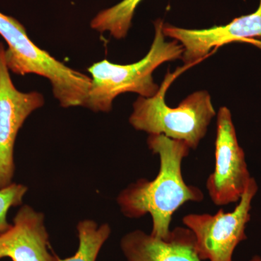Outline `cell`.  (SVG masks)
Masks as SVG:
<instances>
[{"instance_id": "obj_9", "label": "cell", "mask_w": 261, "mask_h": 261, "mask_svg": "<svg viewBox=\"0 0 261 261\" xmlns=\"http://www.w3.org/2000/svg\"><path fill=\"white\" fill-rule=\"evenodd\" d=\"M56 261L51 250L44 215L28 205L19 209L11 227L0 234V260Z\"/></svg>"}, {"instance_id": "obj_5", "label": "cell", "mask_w": 261, "mask_h": 261, "mask_svg": "<svg viewBox=\"0 0 261 261\" xmlns=\"http://www.w3.org/2000/svg\"><path fill=\"white\" fill-rule=\"evenodd\" d=\"M257 189L256 181L252 177L232 212L219 210L214 215L192 214L183 218V224L194 233L201 260L232 261L235 248L247 239L245 228Z\"/></svg>"}, {"instance_id": "obj_3", "label": "cell", "mask_w": 261, "mask_h": 261, "mask_svg": "<svg viewBox=\"0 0 261 261\" xmlns=\"http://www.w3.org/2000/svg\"><path fill=\"white\" fill-rule=\"evenodd\" d=\"M164 23H154V37L150 49L142 60L128 65H118L107 60L91 65L90 89L84 107L94 112H110L113 100L120 94L132 92L140 97L154 95L159 86L154 82L153 72L166 62L181 59L183 47L176 40L166 41L163 32Z\"/></svg>"}, {"instance_id": "obj_13", "label": "cell", "mask_w": 261, "mask_h": 261, "mask_svg": "<svg viewBox=\"0 0 261 261\" xmlns=\"http://www.w3.org/2000/svg\"><path fill=\"white\" fill-rule=\"evenodd\" d=\"M27 191L28 187L14 182L0 190V234L11 227L7 219L8 211L11 207L21 205Z\"/></svg>"}, {"instance_id": "obj_10", "label": "cell", "mask_w": 261, "mask_h": 261, "mask_svg": "<svg viewBox=\"0 0 261 261\" xmlns=\"http://www.w3.org/2000/svg\"><path fill=\"white\" fill-rule=\"evenodd\" d=\"M121 248L127 261H203L188 228H175L164 238L135 230L121 238Z\"/></svg>"}, {"instance_id": "obj_6", "label": "cell", "mask_w": 261, "mask_h": 261, "mask_svg": "<svg viewBox=\"0 0 261 261\" xmlns=\"http://www.w3.org/2000/svg\"><path fill=\"white\" fill-rule=\"evenodd\" d=\"M215 159L214 172L206 183L211 200L219 206L240 201L252 177L245 152L238 143L231 113L226 107H221L217 113Z\"/></svg>"}, {"instance_id": "obj_7", "label": "cell", "mask_w": 261, "mask_h": 261, "mask_svg": "<svg viewBox=\"0 0 261 261\" xmlns=\"http://www.w3.org/2000/svg\"><path fill=\"white\" fill-rule=\"evenodd\" d=\"M0 42V190L13 183L14 146L19 130L34 111L44 104L37 92H22L15 87Z\"/></svg>"}, {"instance_id": "obj_11", "label": "cell", "mask_w": 261, "mask_h": 261, "mask_svg": "<svg viewBox=\"0 0 261 261\" xmlns=\"http://www.w3.org/2000/svg\"><path fill=\"white\" fill-rule=\"evenodd\" d=\"M143 0H122L99 12L91 21V27L100 33H109L115 39L126 37L132 27V20L137 7Z\"/></svg>"}, {"instance_id": "obj_4", "label": "cell", "mask_w": 261, "mask_h": 261, "mask_svg": "<svg viewBox=\"0 0 261 261\" xmlns=\"http://www.w3.org/2000/svg\"><path fill=\"white\" fill-rule=\"evenodd\" d=\"M0 35L8 44L5 58L8 69L17 75L36 74L50 82L55 97L63 108L85 106L92 80L58 61L31 40L25 27L0 13Z\"/></svg>"}, {"instance_id": "obj_8", "label": "cell", "mask_w": 261, "mask_h": 261, "mask_svg": "<svg viewBox=\"0 0 261 261\" xmlns=\"http://www.w3.org/2000/svg\"><path fill=\"white\" fill-rule=\"evenodd\" d=\"M165 37L177 41L183 47L184 65L200 63L211 49L235 42H249L261 48V0L256 11L233 19L226 25L203 29L178 28L170 24L163 27Z\"/></svg>"}, {"instance_id": "obj_1", "label": "cell", "mask_w": 261, "mask_h": 261, "mask_svg": "<svg viewBox=\"0 0 261 261\" xmlns=\"http://www.w3.org/2000/svg\"><path fill=\"white\" fill-rule=\"evenodd\" d=\"M147 145L159 155V174L151 181L141 178L128 185L118 196L117 202L123 214L130 219L150 215L151 234L164 238L171 231L173 214L187 202H201L204 195L197 187L187 185L182 176V161L190 150L185 142L151 135Z\"/></svg>"}, {"instance_id": "obj_2", "label": "cell", "mask_w": 261, "mask_h": 261, "mask_svg": "<svg viewBox=\"0 0 261 261\" xmlns=\"http://www.w3.org/2000/svg\"><path fill=\"white\" fill-rule=\"evenodd\" d=\"M190 67L184 65L173 73L168 71L154 95L140 96L134 102L129 123L135 129L183 141L190 149L197 148L216 115L210 94L207 91L194 92L176 108L169 107L165 99L173 81Z\"/></svg>"}, {"instance_id": "obj_12", "label": "cell", "mask_w": 261, "mask_h": 261, "mask_svg": "<svg viewBox=\"0 0 261 261\" xmlns=\"http://www.w3.org/2000/svg\"><path fill=\"white\" fill-rule=\"evenodd\" d=\"M79 247L73 256L56 261H96L104 244L111 236V228L108 224L98 226L93 220L81 221L76 226Z\"/></svg>"}]
</instances>
